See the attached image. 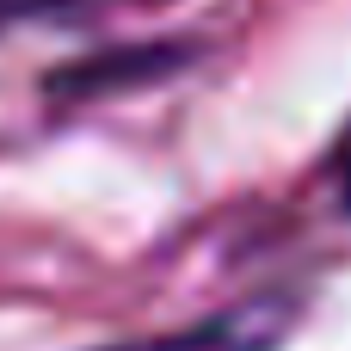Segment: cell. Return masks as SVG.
<instances>
[{
  "label": "cell",
  "mask_w": 351,
  "mask_h": 351,
  "mask_svg": "<svg viewBox=\"0 0 351 351\" xmlns=\"http://www.w3.org/2000/svg\"><path fill=\"white\" fill-rule=\"evenodd\" d=\"M290 315H296L290 296H259V302H241L204 327H185V333H167L148 346H117V351H278V339L290 333Z\"/></svg>",
  "instance_id": "1"
},
{
  "label": "cell",
  "mask_w": 351,
  "mask_h": 351,
  "mask_svg": "<svg viewBox=\"0 0 351 351\" xmlns=\"http://www.w3.org/2000/svg\"><path fill=\"white\" fill-rule=\"evenodd\" d=\"M339 173H346V210H351V142H346V154H339Z\"/></svg>",
  "instance_id": "2"
}]
</instances>
